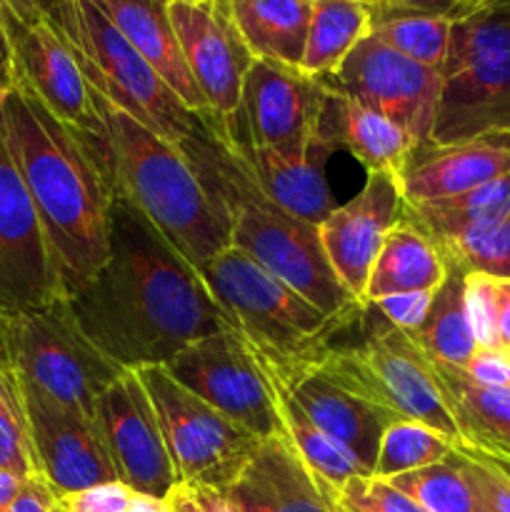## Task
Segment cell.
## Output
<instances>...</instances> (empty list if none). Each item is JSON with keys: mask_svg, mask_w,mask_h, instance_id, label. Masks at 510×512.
I'll return each mask as SVG.
<instances>
[{"mask_svg": "<svg viewBox=\"0 0 510 512\" xmlns=\"http://www.w3.org/2000/svg\"><path fill=\"white\" fill-rule=\"evenodd\" d=\"M65 300L85 338L123 370L168 365L188 345L235 330L200 268L118 193L108 260Z\"/></svg>", "mask_w": 510, "mask_h": 512, "instance_id": "obj_1", "label": "cell"}, {"mask_svg": "<svg viewBox=\"0 0 510 512\" xmlns=\"http://www.w3.org/2000/svg\"><path fill=\"white\" fill-rule=\"evenodd\" d=\"M0 118L68 298L108 260L113 188L93 140L60 123L30 90L15 85L0 100Z\"/></svg>", "mask_w": 510, "mask_h": 512, "instance_id": "obj_2", "label": "cell"}, {"mask_svg": "<svg viewBox=\"0 0 510 512\" xmlns=\"http://www.w3.org/2000/svg\"><path fill=\"white\" fill-rule=\"evenodd\" d=\"M200 115V128L180 143L195 175L220 205L230 225V245L298 290L325 315H360L355 300L325 258L318 225L295 218L255 185L238 155Z\"/></svg>", "mask_w": 510, "mask_h": 512, "instance_id": "obj_3", "label": "cell"}, {"mask_svg": "<svg viewBox=\"0 0 510 512\" xmlns=\"http://www.w3.org/2000/svg\"><path fill=\"white\" fill-rule=\"evenodd\" d=\"M105 123L100 155L113 193L133 203L195 268L230 248V225L183 148L95 95Z\"/></svg>", "mask_w": 510, "mask_h": 512, "instance_id": "obj_4", "label": "cell"}, {"mask_svg": "<svg viewBox=\"0 0 510 512\" xmlns=\"http://www.w3.org/2000/svg\"><path fill=\"white\" fill-rule=\"evenodd\" d=\"M200 273L255 358L280 380L318 368L335 335L363 318V313L325 315L233 245L200 265Z\"/></svg>", "mask_w": 510, "mask_h": 512, "instance_id": "obj_5", "label": "cell"}, {"mask_svg": "<svg viewBox=\"0 0 510 512\" xmlns=\"http://www.w3.org/2000/svg\"><path fill=\"white\" fill-rule=\"evenodd\" d=\"M45 10L98 98L175 145L200 128L203 118L185 108L98 5L90 0H53Z\"/></svg>", "mask_w": 510, "mask_h": 512, "instance_id": "obj_6", "label": "cell"}, {"mask_svg": "<svg viewBox=\"0 0 510 512\" xmlns=\"http://www.w3.org/2000/svg\"><path fill=\"white\" fill-rule=\"evenodd\" d=\"M430 143L510 133V0H485L450 23Z\"/></svg>", "mask_w": 510, "mask_h": 512, "instance_id": "obj_7", "label": "cell"}, {"mask_svg": "<svg viewBox=\"0 0 510 512\" xmlns=\"http://www.w3.org/2000/svg\"><path fill=\"white\" fill-rule=\"evenodd\" d=\"M360 320L368 325L363 343L333 345L313 370L393 418L418 420L460 445L458 425L418 345L385 323L373 305H365Z\"/></svg>", "mask_w": 510, "mask_h": 512, "instance_id": "obj_8", "label": "cell"}, {"mask_svg": "<svg viewBox=\"0 0 510 512\" xmlns=\"http://www.w3.org/2000/svg\"><path fill=\"white\" fill-rule=\"evenodd\" d=\"M0 355L23 383L85 418L95 415L100 393L128 373L85 338L65 298L0 315Z\"/></svg>", "mask_w": 510, "mask_h": 512, "instance_id": "obj_9", "label": "cell"}, {"mask_svg": "<svg viewBox=\"0 0 510 512\" xmlns=\"http://www.w3.org/2000/svg\"><path fill=\"white\" fill-rule=\"evenodd\" d=\"M135 373L158 415L178 483L230 488L260 440L183 388L165 365H150Z\"/></svg>", "mask_w": 510, "mask_h": 512, "instance_id": "obj_10", "label": "cell"}, {"mask_svg": "<svg viewBox=\"0 0 510 512\" xmlns=\"http://www.w3.org/2000/svg\"><path fill=\"white\" fill-rule=\"evenodd\" d=\"M0 25L13 60L15 85L30 90L60 123L83 138L105 140L95 93L83 78L73 50L43 5L35 0H0Z\"/></svg>", "mask_w": 510, "mask_h": 512, "instance_id": "obj_11", "label": "cell"}, {"mask_svg": "<svg viewBox=\"0 0 510 512\" xmlns=\"http://www.w3.org/2000/svg\"><path fill=\"white\" fill-rule=\"evenodd\" d=\"M328 90L300 68L255 58L243 80L238 108L213 113L220 138L233 148H275L318 135Z\"/></svg>", "mask_w": 510, "mask_h": 512, "instance_id": "obj_12", "label": "cell"}, {"mask_svg": "<svg viewBox=\"0 0 510 512\" xmlns=\"http://www.w3.org/2000/svg\"><path fill=\"white\" fill-rule=\"evenodd\" d=\"M165 368L183 388L258 440L273 438L280 430L268 378L238 330L208 335L188 345Z\"/></svg>", "mask_w": 510, "mask_h": 512, "instance_id": "obj_13", "label": "cell"}, {"mask_svg": "<svg viewBox=\"0 0 510 512\" xmlns=\"http://www.w3.org/2000/svg\"><path fill=\"white\" fill-rule=\"evenodd\" d=\"M318 80L330 93L383 113L418 145L430 143L443 83L440 70L415 63L368 35L333 75Z\"/></svg>", "mask_w": 510, "mask_h": 512, "instance_id": "obj_14", "label": "cell"}, {"mask_svg": "<svg viewBox=\"0 0 510 512\" xmlns=\"http://www.w3.org/2000/svg\"><path fill=\"white\" fill-rule=\"evenodd\" d=\"M65 298L48 238L0 118V315Z\"/></svg>", "mask_w": 510, "mask_h": 512, "instance_id": "obj_15", "label": "cell"}, {"mask_svg": "<svg viewBox=\"0 0 510 512\" xmlns=\"http://www.w3.org/2000/svg\"><path fill=\"white\" fill-rule=\"evenodd\" d=\"M93 418L120 483L138 495L168 498L178 478L165 448L158 415L135 370L123 373L100 393Z\"/></svg>", "mask_w": 510, "mask_h": 512, "instance_id": "obj_16", "label": "cell"}, {"mask_svg": "<svg viewBox=\"0 0 510 512\" xmlns=\"http://www.w3.org/2000/svg\"><path fill=\"white\" fill-rule=\"evenodd\" d=\"M168 13L210 113L225 118L238 108L243 80L255 60L230 15V5L215 0H168Z\"/></svg>", "mask_w": 510, "mask_h": 512, "instance_id": "obj_17", "label": "cell"}, {"mask_svg": "<svg viewBox=\"0 0 510 512\" xmlns=\"http://www.w3.org/2000/svg\"><path fill=\"white\" fill-rule=\"evenodd\" d=\"M23 390L40 478L58 498L120 483L95 418H85L28 383H23Z\"/></svg>", "mask_w": 510, "mask_h": 512, "instance_id": "obj_18", "label": "cell"}, {"mask_svg": "<svg viewBox=\"0 0 510 512\" xmlns=\"http://www.w3.org/2000/svg\"><path fill=\"white\" fill-rule=\"evenodd\" d=\"M405 198L395 170L368 173L363 190L318 225L325 258L355 300L365 285L390 230L403 220Z\"/></svg>", "mask_w": 510, "mask_h": 512, "instance_id": "obj_19", "label": "cell"}, {"mask_svg": "<svg viewBox=\"0 0 510 512\" xmlns=\"http://www.w3.org/2000/svg\"><path fill=\"white\" fill-rule=\"evenodd\" d=\"M510 173V133H483L460 143L415 145L398 170L405 203L453 198Z\"/></svg>", "mask_w": 510, "mask_h": 512, "instance_id": "obj_20", "label": "cell"}, {"mask_svg": "<svg viewBox=\"0 0 510 512\" xmlns=\"http://www.w3.org/2000/svg\"><path fill=\"white\" fill-rule=\"evenodd\" d=\"M210 123H213V115H210ZM230 150L238 155L255 185L290 215L305 223L320 225L333 213L335 205L323 170L325 158L333 150L318 135L303 143L275 145V148H233L230 145Z\"/></svg>", "mask_w": 510, "mask_h": 512, "instance_id": "obj_21", "label": "cell"}, {"mask_svg": "<svg viewBox=\"0 0 510 512\" xmlns=\"http://www.w3.org/2000/svg\"><path fill=\"white\" fill-rule=\"evenodd\" d=\"M270 373H273V370H270ZM275 378H278V375H275ZM280 383L288 388V393L293 395L295 403L303 408V413L308 415L330 440L343 445V448L348 450L370 475H373L383 433L388 430V425H393L398 418H393L390 413L380 410L378 405L348 393V390H343L340 385L330 383V380L325 378V375H320L318 370H308V373L298 375V378L280 380Z\"/></svg>", "mask_w": 510, "mask_h": 512, "instance_id": "obj_22", "label": "cell"}, {"mask_svg": "<svg viewBox=\"0 0 510 512\" xmlns=\"http://www.w3.org/2000/svg\"><path fill=\"white\" fill-rule=\"evenodd\" d=\"M95 5L183 100L185 108L198 115L210 113L180 50L178 35L170 23L168 0H100Z\"/></svg>", "mask_w": 510, "mask_h": 512, "instance_id": "obj_23", "label": "cell"}, {"mask_svg": "<svg viewBox=\"0 0 510 512\" xmlns=\"http://www.w3.org/2000/svg\"><path fill=\"white\" fill-rule=\"evenodd\" d=\"M318 138L330 150L345 148L353 153L368 173H378V170L398 173L418 145L383 113L345 95L330 93V90L323 115H320Z\"/></svg>", "mask_w": 510, "mask_h": 512, "instance_id": "obj_24", "label": "cell"}, {"mask_svg": "<svg viewBox=\"0 0 510 512\" xmlns=\"http://www.w3.org/2000/svg\"><path fill=\"white\" fill-rule=\"evenodd\" d=\"M435 385L453 415L460 445L510 465V388L473 383L463 368L428 360Z\"/></svg>", "mask_w": 510, "mask_h": 512, "instance_id": "obj_25", "label": "cell"}, {"mask_svg": "<svg viewBox=\"0 0 510 512\" xmlns=\"http://www.w3.org/2000/svg\"><path fill=\"white\" fill-rule=\"evenodd\" d=\"M235 483L253 490L275 512H335L328 490L315 480L283 433L260 440Z\"/></svg>", "mask_w": 510, "mask_h": 512, "instance_id": "obj_26", "label": "cell"}, {"mask_svg": "<svg viewBox=\"0 0 510 512\" xmlns=\"http://www.w3.org/2000/svg\"><path fill=\"white\" fill-rule=\"evenodd\" d=\"M448 275V260L443 250L410 220H400L385 238L368 285L363 303L400 293H433Z\"/></svg>", "mask_w": 510, "mask_h": 512, "instance_id": "obj_27", "label": "cell"}, {"mask_svg": "<svg viewBox=\"0 0 510 512\" xmlns=\"http://www.w3.org/2000/svg\"><path fill=\"white\" fill-rule=\"evenodd\" d=\"M315 0H233L230 15L255 58L300 68Z\"/></svg>", "mask_w": 510, "mask_h": 512, "instance_id": "obj_28", "label": "cell"}, {"mask_svg": "<svg viewBox=\"0 0 510 512\" xmlns=\"http://www.w3.org/2000/svg\"><path fill=\"white\" fill-rule=\"evenodd\" d=\"M260 368H263V365H260ZM263 373L265 378H268L270 390H273L275 413H278L280 420V433L290 440L295 453H298L300 460L308 465L310 473L315 475V480L328 490L330 498H333L335 490L343 488L348 480L360 478V475H370L368 470L343 448V445L330 440L328 435L303 413V408L295 403L293 395L288 393V388H285L268 368H263Z\"/></svg>", "mask_w": 510, "mask_h": 512, "instance_id": "obj_29", "label": "cell"}, {"mask_svg": "<svg viewBox=\"0 0 510 512\" xmlns=\"http://www.w3.org/2000/svg\"><path fill=\"white\" fill-rule=\"evenodd\" d=\"M465 275L460 265L448 260V275L433 293L423 325L405 333L425 358L453 368H465L478 350L465 305Z\"/></svg>", "mask_w": 510, "mask_h": 512, "instance_id": "obj_30", "label": "cell"}, {"mask_svg": "<svg viewBox=\"0 0 510 512\" xmlns=\"http://www.w3.org/2000/svg\"><path fill=\"white\" fill-rule=\"evenodd\" d=\"M510 210V173L453 198L405 203L403 218L423 230L435 245H445L475 228L503 218Z\"/></svg>", "mask_w": 510, "mask_h": 512, "instance_id": "obj_31", "label": "cell"}, {"mask_svg": "<svg viewBox=\"0 0 510 512\" xmlns=\"http://www.w3.org/2000/svg\"><path fill=\"white\" fill-rule=\"evenodd\" d=\"M368 35L370 3L315 0L300 70L310 78H328L345 63L355 45Z\"/></svg>", "mask_w": 510, "mask_h": 512, "instance_id": "obj_32", "label": "cell"}, {"mask_svg": "<svg viewBox=\"0 0 510 512\" xmlns=\"http://www.w3.org/2000/svg\"><path fill=\"white\" fill-rule=\"evenodd\" d=\"M370 35L405 58L443 70L450 43V20L413 13L385 3H370Z\"/></svg>", "mask_w": 510, "mask_h": 512, "instance_id": "obj_33", "label": "cell"}, {"mask_svg": "<svg viewBox=\"0 0 510 512\" xmlns=\"http://www.w3.org/2000/svg\"><path fill=\"white\" fill-rule=\"evenodd\" d=\"M388 483L410 495L425 512H485L458 445L440 463L395 475Z\"/></svg>", "mask_w": 510, "mask_h": 512, "instance_id": "obj_34", "label": "cell"}, {"mask_svg": "<svg viewBox=\"0 0 510 512\" xmlns=\"http://www.w3.org/2000/svg\"><path fill=\"white\" fill-rule=\"evenodd\" d=\"M0 470H8L20 478L40 475L23 383L3 355H0Z\"/></svg>", "mask_w": 510, "mask_h": 512, "instance_id": "obj_35", "label": "cell"}, {"mask_svg": "<svg viewBox=\"0 0 510 512\" xmlns=\"http://www.w3.org/2000/svg\"><path fill=\"white\" fill-rule=\"evenodd\" d=\"M455 450V443L418 420H395L380 440L373 478L390 480L395 475L440 463Z\"/></svg>", "mask_w": 510, "mask_h": 512, "instance_id": "obj_36", "label": "cell"}, {"mask_svg": "<svg viewBox=\"0 0 510 512\" xmlns=\"http://www.w3.org/2000/svg\"><path fill=\"white\" fill-rule=\"evenodd\" d=\"M440 250L445 260L460 265L465 273L510 280V210L503 218L440 245Z\"/></svg>", "mask_w": 510, "mask_h": 512, "instance_id": "obj_37", "label": "cell"}, {"mask_svg": "<svg viewBox=\"0 0 510 512\" xmlns=\"http://www.w3.org/2000/svg\"><path fill=\"white\" fill-rule=\"evenodd\" d=\"M333 505L340 512H425L403 490L373 475L348 480L343 488L335 490Z\"/></svg>", "mask_w": 510, "mask_h": 512, "instance_id": "obj_38", "label": "cell"}, {"mask_svg": "<svg viewBox=\"0 0 510 512\" xmlns=\"http://www.w3.org/2000/svg\"><path fill=\"white\" fill-rule=\"evenodd\" d=\"M465 305L478 348H500L495 278L480 273L465 275Z\"/></svg>", "mask_w": 510, "mask_h": 512, "instance_id": "obj_39", "label": "cell"}, {"mask_svg": "<svg viewBox=\"0 0 510 512\" xmlns=\"http://www.w3.org/2000/svg\"><path fill=\"white\" fill-rule=\"evenodd\" d=\"M135 493L123 483H105L58 498L60 512H128Z\"/></svg>", "mask_w": 510, "mask_h": 512, "instance_id": "obj_40", "label": "cell"}, {"mask_svg": "<svg viewBox=\"0 0 510 512\" xmlns=\"http://www.w3.org/2000/svg\"><path fill=\"white\" fill-rule=\"evenodd\" d=\"M435 293V290H433ZM433 293H400V295H388V298H380L373 305L375 313L390 323L393 328L403 330V333H410V330L420 328L430 310V300H433Z\"/></svg>", "mask_w": 510, "mask_h": 512, "instance_id": "obj_41", "label": "cell"}, {"mask_svg": "<svg viewBox=\"0 0 510 512\" xmlns=\"http://www.w3.org/2000/svg\"><path fill=\"white\" fill-rule=\"evenodd\" d=\"M463 370L485 388H510V353L503 348H478Z\"/></svg>", "mask_w": 510, "mask_h": 512, "instance_id": "obj_42", "label": "cell"}, {"mask_svg": "<svg viewBox=\"0 0 510 512\" xmlns=\"http://www.w3.org/2000/svg\"><path fill=\"white\" fill-rule=\"evenodd\" d=\"M385 3L395 5V8L413 10V13L435 15V18L455 23V20L465 18V15L473 13L475 8H480L485 0H385Z\"/></svg>", "mask_w": 510, "mask_h": 512, "instance_id": "obj_43", "label": "cell"}, {"mask_svg": "<svg viewBox=\"0 0 510 512\" xmlns=\"http://www.w3.org/2000/svg\"><path fill=\"white\" fill-rule=\"evenodd\" d=\"M58 495L43 478H28L8 512H53Z\"/></svg>", "mask_w": 510, "mask_h": 512, "instance_id": "obj_44", "label": "cell"}, {"mask_svg": "<svg viewBox=\"0 0 510 512\" xmlns=\"http://www.w3.org/2000/svg\"><path fill=\"white\" fill-rule=\"evenodd\" d=\"M195 500L203 512H243L233 495L223 488H205V485H190Z\"/></svg>", "mask_w": 510, "mask_h": 512, "instance_id": "obj_45", "label": "cell"}, {"mask_svg": "<svg viewBox=\"0 0 510 512\" xmlns=\"http://www.w3.org/2000/svg\"><path fill=\"white\" fill-rule=\"evenodd\" d=\"M495 295H498L500 348L510 350V280H495Z\"/></svg>", "mask_w": 510, "mask_h": 512, "instance_id": "obj_46", "label": "cell"}, {"mask_svg": "<svg viewBox=\"0 0 510 512\" xmlns=\"http://www.w3.org/2000/svg\"><path fill=\"white\" fill-rule=\"evenodd\" d=\"M165 503H168L170 512H203V508L198 505V500H195L193 490H190V485H183V483H178L173 490H170Z\"/></svg>", "mask_w": 510, "mask_h": 512, "instance_id": "obj_47", "label": "cell"}, {"mask_svg": "<svg viewBox=\"0 0 510 512\" xmlns=\"http://www.w3.org/2000/svg\"><path fill=\"white\" fill-rule=\"evenodd\" d=\"M15 88V75H13V60H10L8 40H5L3 25H0V100Z\"/></svg>", "mask_w": 510, "mask_h": 512, "instance_id": "obj_48", "label": "cell"}, {"mask_svg": "<svg viewBox=\"0 0 510 512\" xmlns=\"http://www.w3.org/2000/svg\"><path fill=\"white\" fill-rule=\"evenodd\" d=\"M25 480L28 478H20V475L8 473V470H0V512H8L13 500L23 490Z\"/></svg>", "mask_w": 510, "mask_h": 512, "instance_id": "obj_49", "label": "cell"}, {"mask_svg": "<svg viewBox=\"0 0 510 512\" xmlns=\"http://www.w3.org/2000/svg\"><path fill=\"white\" fill-rule=\"evenodd\" d=\"M128 512H170L168 503L158 498H148V495H138L135 493L133 505H130Z\"/></svg>", "mask_w": 510, "mask_h": 512, "instance_id": "obj_50", "label": "cell"}, {"mask_svg": "<svg viewBox=\"0 0 510 512\" xmlns=\"http://www.w3.org/2000/svg\"><path fill=\"white\" fill-rule=\"evenodd\" d=\"M35 3H38V5H43V8H48V5L53 3V0H35Z\"/></svg>", "mask_w": 510, "mask_h": 512, "instance_id": "obj_51", "label": "cell"}, {"mask_svg": "<svg viewBox=\"0 0 510 512\" xmlns=\"http://www.w3.org/2000/svg\"><path fill=\"white\" fill-rule=\"evenodd\" d=\"M215 3H223V5H230V3H233V0H215Z\"/></svg>", "mask_w": 510, "mask_h": 512, "instance_id": "obj_52", "label": "cell"}, {"mask_svg": "<svg viewBox=\"0 0 510 512\" xmlns=\"http://www.w3.org/2000/svg\"><path fill=\"white\" fill-rule=\"evenodd\" d=\"M363 3H380V0H363Z\"/></svg>", "mask_w": 510, "mask_h": 512, "instance_id": "obj_53", "label": "cell"}, {"mask_svg": "<svg viewBox=\"0 0 510 512\" xmlns=\"http://www.w3.org/2000/svg\"><path fill=\"white\" fill-rule=\"evenodd\" d=\"M53 512H60V510H58V503H55V510H53Z\"/></svg>", "mask_w": 510, "mask_h": 512, "instance_id": "obj_54", "label": "cell"}, {"mask_svg": "<svg viewBox=\"0 0 510 512\" xmlns=\"http://www.w3.org/2000/svg\"><path fill=\"white\" fill-rule=\"evenodd\" d=\"M90 3H100V0H90Z\"/></svg>", "mask_w": 510, "mask_h": 512, "instance_id": "obj_55", "label": "cell"}, {"mask_svg": "<svg viewBox=\"0 0 510 512\" xmlns=\"http://www.w3.org/2000/svg\"><path fill=\"white\" fill-rule=\"evenodd\" d=\"M335 512H340V510H335Z\"/></svg>", "mask_w": 510, "mask_h": 512, "instance_id": "obj_56", "label": "cell"}, {"mask_svg": "<svg viewBox=\"0 0 510 512\" xmlns=\"http://www.w3.org/2000/svg\"><path fill=\"white\" fill-rule=\"evenodd\" d=\"M508 353H510V350H508Z\"/></svg>", "mask_w": 510, "mask_h": 512, "instance_id": "obj_57", "label": "cell"}]
</instances>
